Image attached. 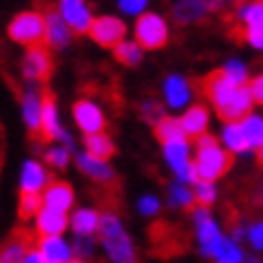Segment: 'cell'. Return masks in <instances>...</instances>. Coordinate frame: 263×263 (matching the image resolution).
Here are the masks:
<instances>
[{
    "label": "cell",
    "instance_id": "e0dca14e",
    "mask_svg": "<svg viewBox=\"0 0 263 263\" xmlns=\"http://www.w3.org/2000/svg\"><path fill=\"white\" fill-rule=\"evenodd\" d=\"M164 155L167 162L172 164L179 179L189 181V172H191V160H189V140H174V143L164 145Z\"/></svg>",
    "mask_w": 263,
    "mask_h": 263
},
{
    "label": "cell",
    "instance_id": "1f68e13d",
    "mask_svg": "<svg viewBox=\"0 0 263 263\" xmlns=\"http://www.w3.org/2000/svg\"><path fill=\"white\" fill-rule=\"evenodd\" d=\"M169 191H172V203H174V205L183 208V210H189V213L196 210V196H193V191H189L186 186H181V183H172Z\"/></svg>",
    "mask_w": 263,
    "mask_h": 263
},
{
    "label": "cell",
    "instance_id": "7a4b0ae2",
    "mask_svg": "<svg viewBox=\"0 0 263 263\" xmlns=\"http://www.w3.org/2000/svg\"><path fill=\"white\" fill-rule=\"evenodd\" d=\"M147 239H150V256L169 261L189 251L191 247V237L181 224L169 222V220H155L147 227Z\"/></svg>",
    "mask_w": 263,
    "mask_h": 263
},
{
    "label": "cell",
    "instance_id": "484cf974",
    "mask_svg": "<svg viewBox=\"0 0 263 263\" xmlns=\"http://www.w3.org/2000/svg\"><path fill=\"white\" fill-rule=\"evenodd\" d=\"M46 183L48 174L39 162H27L22 167V191H41Z\"/></svg>",
    "mask_w": 263,
    "mask_h": 263
},
{
    "label": "cell",
    "instance_id": "f1b7e54d",
    "mask_svg": "<svg viewBox=\"0 0 263 263\" xmlns=\"http://www.w3.org/2000/svg\"><path fill=\"white\" fill-rule=\"evenodd\" d=\"M224 143L232 152H247L251 145H249L247 136H244V128H241V121H232V123H224Z\"/></svg>",
    "mask_w": 263,
    "mask_h": 263
},
{
    "label": "cell",
    "instance_id": "9a60e30c",
    "mask_svg": "<svg viewBox=\"0 0 263 263\" xmlns=\"http://www.w3.org/2000/svg\"><path fill=\"white\" fill-rule=\"evenodd\" d=\"M210 12L205 0H179L172 5V20L176 24H198Z\"/></svg>",
    "mask_w": 263,
    "mask_h": 263
},
{
    "label": "cell",
    "instance_id": "7402d4cb",
    "mask_svg": "<svg viewBox=\"0 0 263 263\" xmlns=\"http://www.w3.org/2000/svg\"><path fill=\"white\" fill-rule=\"evenodd\" d=\"M208 116H210L208 106H203V104H193L191 109L181 116V126L186 128V133H189L191 138H198L208 130Z\"/></svg>",
    "mask_w": 263,
    "mask_h": 263
},
{
    "label": "cell",
    "instance_id": "d6a6232c",
    "mask_svg": "<svg viewBox=\"0 0 263 263\" xmlns=\"http://www.w3.org/2000/svg\"><path fill=\"white\" fill-rule=\"evenodd\" d=\"M193 196H196V205L198 208H210L215 203V186H213V181H198Z\"/></svg>",
    "mask_w": 263,
    "mask_h": 263
},
{
    "label": "cell",
    "instance_id": "ba28073f",
    "mask_svg": "<svg viewBox=\"0 0 263 263\" xmlns=\"http://www.w3.org/2000/svg\"><path fill=\"white\" fill-rule=\"evenodd\" d=\"M63 140L70 147V136H65L58 126V111H56V95L48 87L41 89V128H39V143H53Z\"/></svg>",
    "mask_w": 263,
    "mask_h": 263
},
{
    "label": "cell",
    "instance_id": "5bb4252c",
    "mask_svg": "<svg viewBox=\"0 0 263 263\" xmlns=\"http://www.w3.org/2000/svg\"><path fill=\"white\" fill-rule=\"evenodd\" d=\"M72 119H75V123L85 133H102L104 128H106L102 109L95 102H89V99H78V102L72 104Z\"/></svg>",
    "mask_w": 263,
    "mask_h": 263
},
{
    "label": "cell",
    "instance_id": "d590c367",
    "mask_svg": "<svg viewBox=\"0 0 263 263\" xmlns=\"http://www.w3.org/2000/svg\"><path fill=\"white\" fill-rule=\"evenodd\" d=\"M241 205L263 210V179L261 181H254V189H247V191H244V196H241Z\"/></svg>",
    "mask_w": 263,
    "mask_h": 263
},
{
    "label": "cell",
    "instance_id": "3957f363",
    "mask_svg": "<svg viewBox=\"0 0 263 263\" xmlns=\"http://www.w3.org/2000/svg\"><path fill=\"white\" fill-rule=\"evenodd\" d=\"M196 147H198V155L193 160V167L198 172V181H215L227 174L234 164V152L220 150V143L213 136H198Z\"/></svg>",
    "mask_w": 263,
    "mask_h": 263
},
{
    "label": "cell",
    "instance_id": "d6986e66",
    "mask_svg": "<svg viewBox=\"0 0 263 263\" xmlns=\"http://www.w3.org/2000/svg\"><path fill=\"white\" fill-rule=\"evenodd\" d=\"M22 114L27 121V128L32 133V140L39 143V128H41V97L36 92H27L22 97Z\"/></svg>",
    "mask_w": 263,
    "mask_h": 263
},
{
    "label": "cell",
    "instance_id": "bcb514c9",
    "mask_svg": "<svg viewBox=\"0 0 263 263\" xmlns=\"http://www.w3.org/2000/svg\"><path fill=\"white\" fill-rule=\"evenodd\" d=\"M65 263H85L82 258H70V261H65Z\"/></svg>",
    "mask_w": 263,
    "mask_h": 263
},
{
    "label": "cell",
    "instance_id": "60d3db41",
    "mask_svg": "<svg viewBox=\"0 0 263 263\" xmlns=\"http://www.w3.org/2000/svg\"><path fill=\"white\" fill-rule=\"evenodd\" d=\"M147 5V0H119V8L128 15H140Z\"/></svg>",
    "mask_w": 263,
    "mask_h": 263
},
{
    "label": "cell",
    "instance_id": "4dcf8cb0",
    "mask_svg": "<svg viewBox=\"0 0 263 263\" xmlns=\"http://www.w3.org/2000/svg\"><path fill=\"white\" fill-rule=\"evenodd\" d=\"M241 128H244V136H247L249 145L251 147H261L263 145V119L249 114L247 119L241 121Z\"/></svg>",
    "mask_w": 263,
    "mask_h": 263
},
{
    "label": "cell",
    "instance_id": "5b68a950",
    "mask_svg": "<svg viewBox=\"0 0 263 263\" xmlns=\"http://www.w3.org/2000/svg\"><path fill=\"white\" fill-rule=\"evenodd\" d=\"M8 36L22 46H36V44H46V20L36 10H27L10 22Z\"/></svg>",
    "mask_w": 263,
    "mask_h": 263
},
{
    "label": "cell",
    "instance_id": "44dd1931",
    "mask_svg": "<svg viewBox=\"0 0 263 263\" xmlns=\"http://www.w3.org/2000/svg\"><path fill=\"white\" fill-rule=\"evenodd\" d=\"M78 167H80L89 179H95V181H99V183L116 181V176H114L111 167L106 164V160H97L92 155H80V157H78Z\"/></svg>",
    "mask_w": 263,
    "mask_h": 263
},
{
    "label": "cell",
    "instance_id": "74e56055",
    "mask_svg": "<svg viewBox=\"0 0 263 263\" xmlns=\"http://www.w3.org/2000/svg\"><path fill=\"white\" fill-rule=\"evenodd\" d=\"M224 70H227V75H230L237 85H249V72L239 61H230V63L224 65Z\"/></svg>",
    "mask_w": 263,
    "mask_h": 263
},
{
    "label": "cell",
    "instance_id": "e575fe53",
    "mask_svg": "<svg viewBox=\"0 0 263 263\" xmlns=\"http://www.w3.org/2000/svg\"><path fill=\"white\" fill-rule=\"evenodd\" d=\"M44 160H46V164H51V167L65 169L68 167V160H70V147H68V145H65V147H48L46 155H44Z\"/></svg>",
    "mask_w": 263,
    "mask_h": 263
},
{
    "label": "cell",
    "instance_id": "cb8c5ba5",
    "mask_svg": "<svg viewBox=\"0 0 263 263\" xmlns=\"http://www.w3.org/2000/svg\"><path fill=\"white\" fill-rule=\"evenodd\" d=\"M85 150L97 160H109L116 155V145L102 133H85Z\"/></svg>",
    "mask_w": 263,
    "mask_h": 263
},
{
    "label": "cell",
    "instance_id": "83f0119b",
    "mask_svg": "<svg viewBox=\"0 0 263 263\" xmlns=\"http://www.w3.org/2000/svg\"><path fill=\"white\" fill-rule=\"evenodd\" d=\"M99 220H102V215H99L97 210L82 208V210H78V213L72 215L70 224H72V230H75V234H95V232L99 230Z\"/></svg>",
    "mask_w": 263,
    "mask_h": 263
},
{
    "label": "cell",
    "instance_id": "2e32d148",
    "mask_svg": "<svg viewBox=\"0 0 263 263\" xmlns=\"http://www.w3.org/2000/svg\"><path fill=\"white\" fill-rule=\"evenodd\" d=\"M68 227V215L63 210L56 208H41V213L36 215V232L41 237H53V234H63Z\"/></svg>",
    "mask_w": 263,
    "mask_h": 263
},
{
    "label": "cell",
    "instance_id": "7c38bea8",
    "mask_svg": "<svg viewBox=\"0 0 263 263\" xmlns=\"http://www.w3.org/2000/svg\"><path fill=\"white\" fill-rule=\"evenodd\" d=\"M196 224H198V237H200V247L205 256H217L222 249V234L217 230V224L213 222V217L208 213V208H196Z\"/></svg>",
    "mask_w": 263,
    "mask_h": 263
},
{
    "label": "cell",
    "instance_id": "836d02e7",
    "mask_svg": "<svg viewBox=\"0 0 263 263\" xmlns=\"http://www.w3.org/2000/svg\"><path fill=\"white\" fill-rule=\"evenodd\" d=\"M140 119L147 121L150 126H157V123L164 119V106H162L160 102H152V99H147V102L140 106Z\"/></svg>",
    "mask_w": 263,
    "mask_h": 263
},
{
    "label": "cell",
    "instance_id": "8fae6325",
    "mask_svg": "<svg viewBox=\"0 0 263 263\" xmlns=\"http://www.w3.org/2000/svg\"><path fill=\"white\" fill-rule=\"evenodd\" d=\"M89 36L104 48H114L116 44L123 41L126 36V24L121 22L119 17H111V15H104V17H97L92 27H89Z\"/></svg>",
    "mask_w": 263,
    "mask_h": 263
},
{
    "label": "cell",
    "instance_id": "52a82bcc",
    "mask_svg": "<svg viewBox=\"0 0 263 263\" xmlns=\"http://www.w3.org/2000/svg\"><path fill=\"white\" fill-rule=\"evenodd\" d=\"M41 15L46 20V44L51 48H65L72 39V29L70 24L65 22V17L61 15V10L56 5H51L48 0H36Z\"/></svg>",
    "mask_w": 263,
    "mask_h": 263
},
{
    "label": "cell",
    "instance_id": "4316f807",
    "mask_svg": "<svg viewBox=\"0 0 263 263\" xmlns=\"http://www.w3.org/2000/svg\"><path fill=\"white\" fill-rule=\"evenodd\" d=\"M143 51L145 48L138 44V41H121L114 46V58L119 63L128 65V68H136L140 61H143Z\"/></svg>",
    "mask_w": 263,
    "mask_h": 263
},
{
    "label": "cell",
    "instance_id": "ac0fdd59",
    "mask_svg": "<svg viewBox=\"0 0 263 263\" xmlns=\"http://www.w3.org/2000/svg\"><path fill=\"white\" fill-rule=\"evenodd\" d=\"M75 200V193H72V186L65 181H48L46 191H44V205L56 208V210H68Z\"/></svg>",
    "mask_w": 263,
    "mask_h": 263
},
{
    "label": "cell",
    "instance_id": "4fadbf2b",
    "mask_svg": "<svg viewBox=\"0 0 263 263\" xmlns=\"http://www.w3.org/2000/svg\"><path fill=\"white\" fill-rule=\"evenodd\" d=\"M58 10L65 17V22L70 24V29L75 34H87L92 27V12L85 0H58Z\"/></svg>",
    "mask_w": 263,
    "mask_h": 263
},
{
    "label": "cell",
    "instance_id": "8992f818",
    "mask_svg": "<svg viewBox=\"0 0 263 263\" xmlns=\"http://www.w3.org/2000/svg\"><path fill=\"white\" fill-rule=\"evenodd\" d=\"M136 39L147 51H160L169 44V27L160 15L143 12L136 22Z\"/></svg>",
    "mask_w": 263,
    "mask_h": 263
},
{
    "label": "cell",
    "instance_id": "603a6c76",
    "mask_svg": "<svg viewBox=\"0 0 263 263\" xmlns=\"http://www.w3.org/2000/svg\"><path fill=\"white\" fill-rule=\"evenodd\" d=\"M155 138H157L162 145L174 143V140H191V136L186 133V128L181 126V121L167 119V116L155 126Z\"/></svg>",
    "mask_w": 263,
    "mask_h": 263
},
{
    "label": "cell",
    "instance_id": "7bdbcfd3",
    "mask_svg": "<svg viewBox=\"0 0 263 263\" xmlns=\"http://www.w3.org/2000/svg\"><path fill=\"white\" fill-rule=\"evenodd\" d=\"M140 210H143L145 215H152V213H157V210H160V200L152 198V196H147V198L140 200Z\"/></svg>",
    "mask_w": 263,
    "mask_h": 263
},
{
    "label": "cell",
    "instance_id": "ab89813d",
    "mask_svg": "<svg viewBox=\"0 0 263 263\" xmlns=\"http://www.w3.org/2000/svg\"><path fill=\"white\" fill-rule=\"evenodd\" d=\"M247 41L254 48H261V51H263V22L249 24V27H247Z\"/></svg>",
    "mask_w": 263,
    "mask_h": 263
},
{
    "label": "cell",
    "instance_id": "b9f144b4",
    "mask_svg": "<svg viewBox=\"0 0 263 263\" xmlns=\"http://www.w3.org/2000/svg\"><path fill=\"white\" fill-rule=\"evenodd\" d=\"M249 87H251V95H254V99L258 104H263V75H258V78H254V80L249 82Z\"/></svg>",
    "mask_w": 263,
    "mask_h": 263
},
{
    "label": "cell",
    "instance_id": "277c9868",
    "mask_svg": "<svg viewBox=\"0 0 263 263\" xmlns=\"http://www.w3.org/2000/svg\"><path fill=\"white\" fill-rule=\"evenodd\" d=\"M97 234H99V239L104 241V247L109 251V258H111L114 263H140L133 241L128 239V234L123 232L119 217L114 215V213L106 210L102 215Z\"/></svg>",
    "mask_w": 263,
    "mask_h": 263
},
{
    "label": "cell",
    "instance_id": "6da1fadb",
    "mask_svg": "<svg viewBox=\"0 0 263 263\" xmlns=\"http://www.w3.org/2000/svg\"><path fill=\"white\" fill-rule=\"evenodd\" d=\"M193 87L200 97H205L208 102L215 106L217 116L222 123H232V121H244L251 114L254 106V95L249 85H237L232 80L224 68L208 72L205 78H198L193 82Z\"/></svg>",
    "mask_w": 263,
    "mask_h": 263
},
{
    "label": "cell",
    "instance_id": "9c48e42d",
    "mask_svg": "<svg viewBox=\"0 0 263 263\" xmlns=\"http://www.w3.org/2000/svg\"><path fill=\"white\" fill-rule=\"evenodd\" d=\"M22 72L27 80L34 82H46L53 72V58H51V46L48 44H36V46H27L22 61Z\"/></svg>",
    "mask_w": 263,
    "mask_h": 263
},
{
    "label": "cell",
    "instance_id": "ffe728a7",
    "mask_svg": "<svg viewBox=\"0 0 263 263\" xmlns=\"http://www.w3.org/2000/svg\"><path fill=\"white\" fill-rule=\"evenodd\" d=\"M39 251L48 263H65L70 261V247L61 239V234L53 237H39Z\"/></svg>",
    "mask_w": 263,
    "mask_h": 263
},
{
    "label": "cell",
    "instance_id": "f546056e",
    "mask_svg": "<svg viewBox=\"0 0 263 263\" xmlns=\"http://www.w3.org/2000/svg\"><path fill=\"white\" fill-rule=\"evenodd\" d=\"M44 208V196L39 191H20V220H29V217L39 215Z\"/></svg>",
    "mask_w": 263,
    "mask_h": 263
},
{
    "label": "cell",
    "instance_id": "f6af8a7d",
    "mask_svg": "<svg viewBox=\"0 0 263 263\" xmlns=\"http://www.w3.org/2000/svg\"><path fill=\"white\" fill-rule=\"evenodd\" d=\"M258 164H261V167H263V145H261V147H258Z\"/></svg>",
    "mask_w": 263,
    "mask_h": 263
},
{
    "label": "cell",
    "instance_id": "f35d334b",
    "mask_svg": "<svg viewBox=\"0 0 263 263\" xmlns=\"http://www.w3.org/2000/svg\"><path fill=\"white\" fill-rule=\"evenodd\" d=\"M92 247H95V241L89 239V234H78V239L72 244V251L78 258H85V256L92 254Z\"/></svg>",
    "mask_w": 263,
    "mask_h": 263
},
{
    "label": "cell",
    "instance_id": "30bf717a",
    "mask_svg": "<svg viewBox=\"0 0 263 263\" xmlns=\"http://www.w3.org/2000/svg\"><path fill=\"white\" fill-rule=\"evenodd\" d=\"M39 232L20 227L10 234V239L0 247V263H24V256L32 249H39Z\"/></svg>",
    "mask_w": 263,
    "mask_h": 263
},
{
    "label": "cell",
    "instance_id": "8d00e7d4",
    "mask_svg": "<svg viewBox=\"0 0 263 263\" xmlns=\"http://www.w3.org/2000/svg\"><path fill=\"white\" fill-rule=\"evenodd\" d=\"M215 258H217V263H241V251H239V247H237V241L224 239L222 249H220V254H217Z\"/></svg>",
    "mask_w": 263,
    "mask_h": 263
},
{
    "label": "cell",
    "instance_id": "d4e9b609",
    "mask_svg": "<svg viewBox=\"0 0 263 263\" xmlns=\"http://www.w3.org/2000/svg\"><path fill=\"white\" fill-rule=\"evenodd\" d=\"M164 95H167V104H169V106L181 109L183 104L189 102L191 89H189V82L183 80V78H179V75H172V78L164 82Z\"/></svg>",
    "mask_w": 263,
    "mask_h": 263
},
{
    "label": "cell",
    "instance_id": "7dc6e473",
    "mask_svg": "<svg viewBox=\"0 0 263 263\" xmlns=\"http://www.w3.org/2000/svg\"><path fill=\"white\" fill-rule=\"evenodd\" d=\"M247 263H258V261H256V258H249V261Z\"/></svg>",
    "mask_w": 263,
    "mask_h": 263
},
{
    "label": "cell",
    "instance_id": "ee69618b",
    "mask_svg": "<svg viewBox=\"0 0 263 263\" xmlns=\"http://www.w3.org/2000/svg\"><path fill=\"white\" fill-rule=\"evenodd\" d=\"M24 263H48V261L44 258V254H41L39 249H32L29 254L24 256Z\"/></svg>",
    "mask_w": 263,
    "mask_h": 263
}]
</instances>
